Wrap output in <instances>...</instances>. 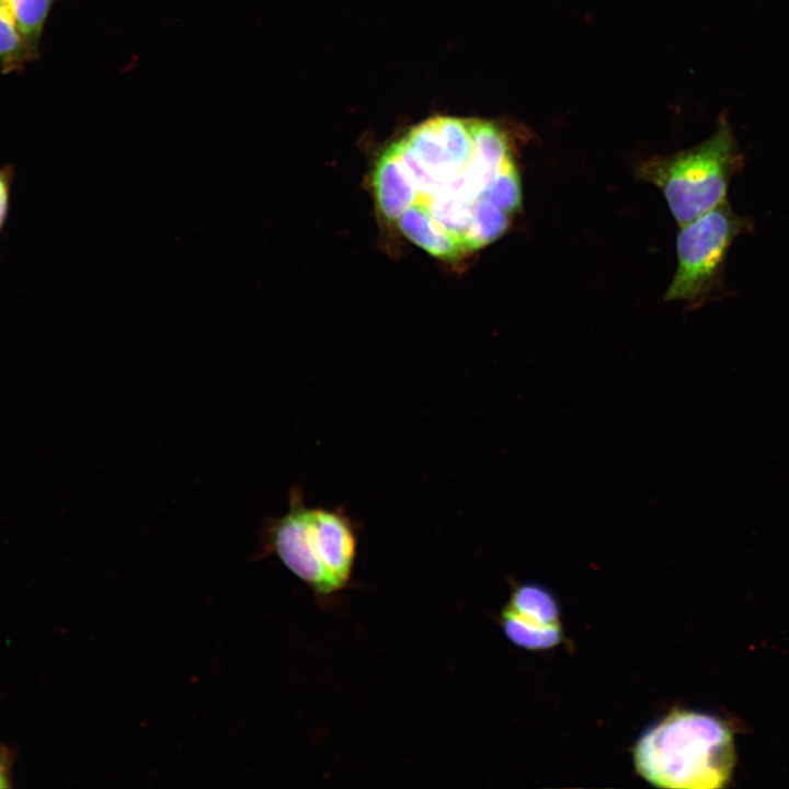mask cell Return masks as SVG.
<instances>
[{
    "label": "cell",
    "mask_w": 789,
    "mask_h": 789,
    "mask_svg": "<svg viewBox=\"0 0 789 789\" xmlns=\"http://www.w3.org/2000/svg\"><path fill=\"white\" fill-rule=\"evenodd\" d=\"M378 209L426 253L457 262L503 236L522 190L505 133L478 118L435 116L380 153Z\"/></svg>",
    "instance_id": "6da1fadb"
},
{
    "label": "cell",
    "mask_w": 789,
    "mask_h": 789,
    "mask_svg": "<svg viewBox=\"0 0 789 789\" xmlns=\"http://www.w3.org/2000/svg\"><path fill=\"white\" fill-rule=\"evenodd\" d=\"M632 759L638 774L655 787L721 788L735 762L733 734L713 716L677 709L641 734Z\"/></svg>",
    "instance_id": "7a4b0ae2"
},
{
    "label": "cell",
    "mask_w": 789,
    "mask_h": 789,
    "mask_svg": "<svg viewBox=\"0 0 789 789\" xmlns=\"http://www.w3.org/2000/svg\"><path fill=\"white\" fill-rule=\"evenodd\" d=\"M743 157L728 121L722 116L714 133L699 145L637 167V175L658 186L682 227L727 199L732 176Z\"/></svg>",
    "instance_id": "3957f363"
},
{
    "label": "cell",
    "mask_w": 789,
    "mask_h": 789,
    "mask_svg": "<svg viewBox=\"0 0 789 789\" xmlns=\"http://www.w3.org/2000/svg\"><path fill=\"white\" fill-rule=\"evenodd\" d=\"M746 224L725 199L682 226L676 245L678 265L664 299L700 304L710 298L722 281L728 251Z\"/></svg>",
    "instance_id": "277c9868"
},
{
    "label": "cell",
    "mask_w": 789,
    "mask_h": 789,
    "mask_svg": "<svg viewBox=\"0 0 789 789\" xmlns=\"http://www.w3.org/2000/svg\"><path fill=\"white\" fill-rule=\"evenodd\" d=\"M310 508L305 506L299 490H291L289 510L270 526V545L286 568L317 594L339 591L323 568L313 542Z\"/></svg>",
    "instance_id": "5b68a950"
},
{
    "label": "cell",
    "mask_w": 789,
    "mask_h": 789,
    "mask_svg": "<svg viewBox=\"0 0 789 789\" xmlns=\"http://www.w3.org/2000/svg\"><path fill=\"white\" fill-rule=\"evenodd\" d=\"M500 620L508 640L522 649L549 650L562 640L557 599L549 590L537 583L517 586Z\"/></svg>",
    "instance_id": "8992f818"
},
{
    "label": "cell",
    "mask_w": 789,
    "mask_h": 789,
    "mask_svg": "<svg viewBox=\"0 0 789 789\" xmlns=\"http://www.w3.org/2000/svg\"><path fill=\"white\" fill-rule=\"evenodd\" d=\"M310 526L317 554L339 590L352 573L356 556V534L341 510L310 508Z\"/></svg>",
    "instance_id": "52a82bcc"
},
{
    "label": "cell",
    "mask_w": 789,
    "mask_h": 789,
    "mask_svg": "<svg viewBox=\"0 0 789 789\" xmlns=\"http://www.w3.org/2000/svg\"><path fill=\"white\" fill-rule=\"evenodd\" d=\"M39 56L25 41L0 0V70L4 75L23 70Z\"/></svg>",
    "instance_id": "ba28073f"
},
{
    "label": "cell",
    "mask_w": 789,
    "mask_h": 789,
    "mask_svg": "<svg viewBox=\"0 0 789 789\" xmlns=\"http://www.w3.org/2000/svg\"><path fill=\"white\" fill-rule=\"evenodd\" d=\"M27 44L39 54L42 37L55 3L59 0H1Z\"/></svg>",
    "instance_id": "9c48e42d"
},
{
    "label": "cell",
    "mask_w": 789,
    "mask_h": 789,
    "mask_svg": "<svg viewBox=\"0 0 789 789\" xmlns=\"http://www.w3.org/2000/svg\"><path fill=\"white\" fill-rule=\"evenodd\" d=\"M14 170L11 165L0 167V231L7 220Z\"/></svg>",
    "instance_id": "30bf717a"
},
{
    "label": "cell",
    "mask_w": 789,
    "mask_h": 789,
    "mask_svg": "<svg viewBox=\"0 0 789 789\" xmlns=\"http://www.w3.org/2000/svg\"><path fill=\"white\" fill-rule=\"evenodd\" d=\"M5 787H8L7 777H5V775H4V769H3L2 764H1V762H0V788H5Z\"/></svg>",
    "instance_id": "8fae6325"
}]
</instances>
